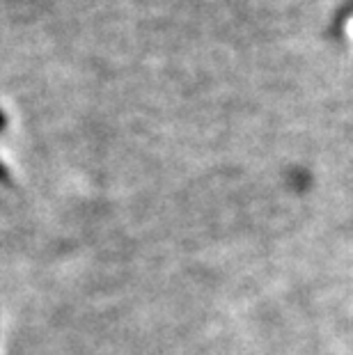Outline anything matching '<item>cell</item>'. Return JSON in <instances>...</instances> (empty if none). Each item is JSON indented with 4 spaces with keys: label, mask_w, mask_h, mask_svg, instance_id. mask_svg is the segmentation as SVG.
<instances>
[{
    "label": "cell",
    "mask_w": 353,
    "mask_h": 355,
    "mask_svg": "<svg viewBox=\"0 0 353 355\" xmlns=\"http://www.w3.org/2000/svg\"><path fill=\"white\" fill-rule=\"evenodd\" d=\"M3 124H5V115L0 112V128H3Z\"/></svg>",
    "instance_id": "cell-1"
}]
</instances>
